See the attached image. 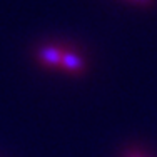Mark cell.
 I'll use <instances>...</instances> for the list:
<instances>
[{
  "mask_svg": "<svg viewBox=\"0 0 157 157\" xmlns=\"http://www.w3.org/2000/svg\"><path fill=\"white\" fill-rule=\"evenodd\" d=\"M134 2H140V3H145V2H151V0H134Z\"/></svg>",
  "mask_w": 157,
  "mask_h": 157,
  "instance_id": "3",
  "label": "cell"
},
{
  "mask_svg": "<svg viewBox=\"0 0 157 157\" xmlns=\"http://www.w3.org/2000/svg\"><path fill=\"white\" fill-rule=\"evenodd\" d=\"M129 157H142V155H140V154H130Z\"/></svg>",
  "mask_w": 157,
  "mask_h": 157,
  "instance_id": "4",
  "label": "cell"
},
{
  "mask_svg": "<svg viewBox=\"0 0 157 157\" xmlns=\"http://www.w3.org/2000/svg\"><path fill=\"white\" fill-rule=\"evenodd\" d=\"M62 55H63V48L54 47V45L42 47L39 52H37V57H39L40 63L48 67V69H60Z\"/></svg>",
  "mask_w": 157,
  "mask_h": 157,
  "instance_id": "1",
  "label": "cell"
},
{
  "mask_svg": "<svg viewBox=\"0 0 157 157\" xmlns=\"http://www.w3.org/2000/svg\"><path fill=\"white\" fill-rule=\"evenodd\" d=\"M60 69L65 70V72H69V74H78V72H82V70L85 69V60L77 54V52L63 50Z\"/></svg>",
  "mask_w": 157,
  "mask_h": 157,
  "instance_id": "2",
  "label": "cell"
}]
</instances>
